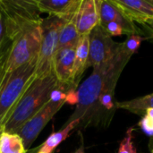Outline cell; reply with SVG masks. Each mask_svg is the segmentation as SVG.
<instances>
[{"instance_id": "obj_1", "label": "cell", "mask_w": 153, "mask_h": 153, "mask_svg": "<svg viewBox=\"0 0 153 153\" xmlns=\"http://www.w3.org/2000/svg\"><path fill=\"white\" fill-rule=\"evenodd\" d=\"M130 58L131 56L124 50L121 43L119 50L111 59L93 68L92 74L77 91L78 104L67 123L79 119L80 125L84 126L97 125L99 98L103 92L116 88L118 78Z\"/></svg>"}, {"instance_id": "obj_2", "label": "cell", "mask_w": 153, "mask_h": 153, "mask_svg": "<svg viewBox=\"0 0 153 153\" xmlns=\"http://www.w3.org/2000/svg\"><path fill=\"white\" fill-rule=\"evenodd\" d=\"M58 86L59 82L54 73L43 77H35L6 121L4 131L17 133L30 117L49 101L51 91Z\"/></svg>"}, {"instance_id": "obj_3", "label": "cell", "mask_w": 153, "mask_h": 153, "mask_svg": "<svg viewBox=\"0 0 153 153\" xmlns=\"http://www.w3.org/2000/svg\"><path fill=\"white\" fill-rule=\"evenodd\" d=\"M37 62L26 64L20 68L0 76V133L29 85L35 79Z\"/></svg>"}, {"instance_id": "obj_4", "label": "cell", "mask_w": 153, "mask_h": 153, "mask_svg": "<svg viewBox=\"0 0 153 153\" xmlns=\"http://www.w3.org/2000/svg\"><path fill=\"white\" fill-rule=\"evenodd\" d=\"M0 12L4 22L5 38L11 41L42 21L35 0H0Z\"/></svg>"}, {"instance_id": "obj_5", "label": "cell", "mask_w": 153, "mask_h": 153, "mask_svg": "<svg viewBox=\"0 0 153 153\" xmlns=\"http://www.w3.org/2000/svg\"><path fill=\"white\" fill-rule=\"evenodd\" d=\"M66 22L67 21L56 16L48 15L46 18H42L40 22L42 38L36 64L35 77H43L54 73L53 61L58 49L59 32Z\"/></svg>"}, {"instance_id": "obj_6", "label": "cell", "mask_w": 153, "mask_h": 153, "mask_svg": "<svg viewBox=\"0 0 153 153\" xmlns=\"http://www.w3.org/2000/svg\"><path fill=\"white\" fill-rule=\"evenodd\" d=\"M41 38L42 31L40 24H38L24 30L14 39L4 71L11 73L26 64L37 62L41 45Z\"/></svg>"}, {"instance_id": "obj_7", "label": "cell", "mask_w": 153, "mask_h": 153, "mask_svg": "<svg viewBox=\"0 0 153 153\" xmlns=\"http://www.w3.org/2000/svg\"><path fill=\"white\" fill-rule=\"evenodd\" d=\"M121 43L115 42L105 30L98 25L90 33L87 68L97 67L111 59L119 50Z\"/></svg>"}, {"instance_id": "obj_8", "label": "cell", "mask_w": 153, "mask_h": 153, "mask_svg": "<svg viewBox=\"0 0 153 153\" xmlns=\"http://www.w3.org/2000/svg\"><path fill=\"white\" fill-rule=\"evenodd\" d=\"M65 103V101H48L19 129L16 134H18L22 139L23 145L26 151L29 150V148L39 136L42 129L54 117V115L63 107Z\"/></svg>"}, {"instance_id": "obj_9", "label": "cell", "mask_w": 153, "mask_h": 153, "mask_svg": "<svg viewBox=\"0 0 153 153\" xmlns=\"http://www.w3.org/2000/svg\"><path fill=\"white\" fill-rule=\"evenodd\" d=\"M122 15L133 23L145 25L153 19V5L148 0H111Z\"/></svg>"}, {"instance_id": "obj_10", "label": "cell", "mask_w": 153, "mask_h": 153, "mask_svg": "<svg viewBox=\"0 0 153 153\" xmlns=\"http://www.w3.org/2000/svg\"><path fill=\"white\" fill-rule=\"evenodd\" d=\"M74 57L75 48H65L57 50L53 61V72L58 82L69 90L77 88L72 79Z\"/></svg>"}, {"instance_id": "obj_11", "label": "cell", "mask_w": 153, "mask_h": 153, "mask_svg": "<svg viewBox=\"0 0 153 153\" xmlns=\"http://www.w3.org/2000/svg\"><path fill=\"white\" fill-rule=\"evenodd\" d=\"M82 0H35L40 13L70 21L77 13Z\"/></svg>"}, {"instance_id": "obj_12", "label": "cell", "mask_w": 153, "mask_h": 153, "mask_svg": "<svg viewBox=\"0 0 153 153\" xmlns=\"http://www.w3.org/2000/svg\"><path fill=\"white\" fill-rule=\"evenodd\" d=\"M100 24L97 0H82L75 15V25L80 35H90L91 30Z\"/></svg>"}, {"instance_id": "obj_13", "label": "cell", "mask_w": 153, "mask_h": 153, "mask_svg": "<svg viewBox=\"0 0 153 153\" xmlns=\"http://www.w3.org/2000/svg\"><path fill=\"white\" fill-rule=\"evenodd\" d=\"M97 2L100 15L99 25L104 26L108 22H116L122 26L124 34H127L129 36L132 34H136L138 32L135 24L126 20L118 11V9L114 5L111 0H97Z\"/></svg>"}, {"instance_id": "obj_14", "label": "cell", "mask_w": 153, "mask_h": 153, "mask_svg": "<svg viewBox=\"0 0 153 153\" xmlns=\"http://www.w3.org/2000/svg\"><path fill=\"white\" fill-rule=\"evenodd\" d=\"M90 35L80 37V39L75 47V57L73 69V83L77 87L79 82L87 69V62L89 57Z\"/></svg>"}, {"instance_id": "obj_15", "label": "cell", "mask_w": 153, "mask_h": 153, "mask_svg": "<svg viewBox=\"0 0 153 153\" xmlns=\"http://www.w3.org/2000/svg\"><path fill=\"white\" fill-rule=\"evenodd\" d=\"M80 125V120L76 119L67 123L66 126L58 132L52 133L48 138L43 143V144L39 147L36 153H53V152L63 143L70 134V133Z\"/></svg>"}, {"instance_id": "obj_16", "label": "cell", "mask_w": 153, "mask_h": 153, "mask_svg": "<svg viewBox=\"0 0 153 153\" xmlns=\"http://www.w3.org/2000/svg\"><path fill=\"white\" fill-rule=\"evenodd\" d=\"M80 39V35L75 25V16L67 22L61 29L58 39V49L65 48H75ZM57 49V50H58Z\"/></svg>"}, {"instance_id": "obj_17", "label": "cell", "mask_w": 153, "mask_h": 153, "mask_svg": "<svg viewBox=\"0 0 153 153\" xmlns=\"http://www.w3.org/2000/svg\"><path fill=\"white\" fill-rule=\"evenodd\" d=\"M22 139L16 133L3 131L0 134V153H26Z\"/></svg>"}, {"instance_id": "obj_18", "label": "cell", "mask_w": 153, "mask_h": 153, "mask_svg": "<svg viewBox=\"0 0 153 153\" xmlns=\"http://www.w3.org/2000/svg\"><path fill=\"white\" fill-rule=\"evenodd\" d=\"M116 107L117 108H123L134 114L141 115L147 109L153 108V93L128 101H117Z\"/></svg>"}, {"instance_id": "obj_19", "label": "cell", "mask_w": 153, "mask_h": 153, "mask_svg": "<svg viewBox=\"0 0 153 153\" xmlns=\"http://www.w3.org/2000/svg\"><path fill=\"white\" fill-rule=\"evenodd\" d=\"M144 39H146V38H143L138 34L129 35L126 40L122 43L123 48L129 56H132L134 53L138 51L143 40Z\"/></svg>"}, {"instance_id": "obj_20", "label": "cell", "mask_w": 153, "mask_h": 153, "mask_svg": "<svg viewBox=\"0 0 153 153\" xmlns=\"http://www.w3.org/2000/svg\"><path fill=\"white\" fill-rule=\"evenodd\" d=\"M134 128H129L126 132V136L123 139L119 145L117 153H137L136 149L134 145V136H133Z\"/></svg>"}, {"instance_id": "obj_21", "label": "cell", "mask_w": 153, "mask_h": 153, "mask_svg": "<svg viewBox=\"0 0 153 153\" xmlns=\"http://www.w3.org/2000/svg\"><path fill=\"white\" fill-rule=\"evenodd\" d=\"M12 43L13 41L5 38L4 40L2 42V44L0 45V76L3 74L4 71L5 64H6L7 58L10 54V50L12 48Z\"/></svg>"}, {"instance_id": "obj_22", "label": "cell", "mask_w": 153, "mask_h": 153, "mask_svg": "<svg viewBox=\"0 0 153 153\" xmlns=\"http://www.w3.org/2000/svg\"><path fill=\"white\" fill-rule=\"evenodd\" d=\"M101 27L105 30V31L110 37H113V36H120V35L124 34V30H123L122 26L119 23L116 22H108V23H107V24H105L104 26H101Z\"/></svg>"}, {"instance_id": "obj_23", "label": "cell", "mask_w": 153, "mask_h": 153, "mask_svg": "<svg viewBox=\"0 0 153 153\" xmlns=\"http://www.w3.org/2000/svg\"><path fill=\"white\" fill-rule=\"evenodd\" d=\"M139 126H141V128L144 131V133H146L147 134L153 136V120L151 119L150 117H148L147 116H144L143 117V119L140 121Z\"/></svg>"}, {"instance_id": "obj_24", "label": "cell", "mask_w": 153, "mask_h": 153, "mask_svg": "<svg viewBox=\"0 0 153 153\" xmlns=\"http://www.w3.org/2000/svg\"><path fill=\"white\" fill-rule=\"evenodd\" d=\"M65 103L69 105H77L78 104V94L75 89H71L66 92Z\"/></svg>"}, {"instance_id": "obj_25", "label": "cell", "mask_w": 153, "mask_h": 153, "mask_svg": "<svg viewBox=\"0 0 153 153\" xmlns=\"http://www.w3.org/2000/svg\"><path fill=\"white\" fill-rule=\"evenodd\" d=\"M5 39V26L2 13L0 12V45Z\"/></svg>"}, {"instance_id": "obj_26", "label": "cell", "mask_w": 153, "mask_h": 153, "mask_svg": "<svg viewBox=\"0 0 153 153\" xmlns=\"http://www.w3.org/2000/svg\"><path fill=\"white\" fill-rule=\"evenodd\" d=\"M145 26H147L149 31H153V19L152 20H150L149 22H147Z\"/></svg>"}, {"instance_id": "obj_27", "label": "cell", "mask_w": 153, "mask_h": 153, "mask_svg": "<svg viewBox=\"0 0 153 153\" xmlns=\"http://www.w3.org/2000/svg\"><path fill=\"white\" fill-rule=\"evenodd\" d=\"M145 113H146L145 116H147L148 117H150L151 119H152L153 120V108H149V109H147V110L145 111Z\"/></svg>"}, {"instance_id": "obj_28", "label": "cell", "mask_w": 153, "mask_h": 153, "mask_svg": "<svg viewBox=\"0 0 153 153\" xmlns=\"http://www.w3.org/2000/svg\"><path fill=\"white\" fill-rule=\"evenodd\" d=\"M74 153H84V149H83V145H82L76 152Z\"/></svg>"}, {"instance_id": "obj_29", "label": "cell", "mask_w": 153, "mask_h": 153, "mask_svg": "<svg viewBox=\"0 0 153 153\" xmlns=\"http://www.w3.org/2000/svg\"><path fill=\"white\" fill-rule=\"evenodd\" d=\"M150 39H152L153 40V31H150V37H149Z\"/></svg>"}, {"instance_id": "obj_30", "label": "cell", "mask_w": 153, "mask_h": 153, "mask_svg": "<svg viewBox=\"0 0 153 153\" xmlns=\"http://www.w3.org/2000/svg\"><path fill=\"white\" fill-rule=\"evenodd\" d=\"M148 1H149V2H150V3H151V4L153 5V0H148Z\"/></svg>"}, {"instance_id": "obj_31", "label": "cell", "mask_w": 153, "mask_h": 153, "mask_svg": "<svg viewBox=\"0 0 153 153\" xmlns=\"http://www.w3.org/2000/svg\"><path fill=\"white\" fill-rule=\"evenodd\" d=\"M152 153H153V149H152Z\"/></svg>"}, {"instance_id": "obj_32", "label": "cell", "mask_w": 153, "mask_h": 153, "mask_svg": "<svg viewBox=\"0 0 153 153\" xmlns=\"http://www.w3.org/2000/svg\"><path fill=\"white\" fill-rule=\"evenodd\" d=\"M1 133H2V132H1ZM1 133H0V134H1Z\"/></svg>"}]
</instances>
